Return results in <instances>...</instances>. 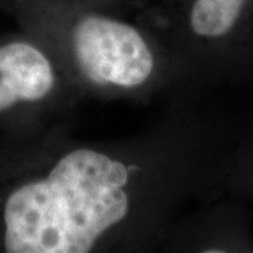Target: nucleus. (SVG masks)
I'll use <instances>...</instances> for the list:
<instances>
[{
    "label": "nucleus",
    "instance_id": "obj_1",
    "mask_svg": "<svg viewBox=\"0 0 253 253\" xmlns=\"http://www.w3.org/2000/svg\"><path fill=\"white\" fill-rule=\"evenodd\" d=\"M200 101H170L165 117L123 139H78L73 118L30 131L0 179L1 251L159 252L183 214L222 196L242 132Z\"/></svg>",
    "mask_w": 253,
    "mask_h": 253
},
{
    "label": "nucleus",
    "instance_id": "obj_2",
    "mask_svg": "<svg viewBox=\"0 0 253 253\" xmlns=\"http://www.w3.org/2000/svg\"><path fill=\"white\" fill-rule=\"evenodd\" d=\"M20 11L84 99L176 97L172 54L135 0H56L20 6Z\"/></svg>",
    "mask_w": 253,
    "mask_h": 253
},
{
    "label": "nucleus",
    "instance_id": "obj_3",
    "mask_svg": "<svg viewBox=\"0 0 253 253\" xmlns=\"http://www.w3.org/2000/svg\"><path fill=\"white\" fill-rule=\"evenodd\" d=\"M176 65L173 101L253 86V0H135Z\"/></svg>",
    "mask_w": 253,
    "mask_h": 253
},
{
    "label": "nucleus",
    "instance_id": "obj_4",
    "mask_svg": "<svg viewBox=\"0 0 253 253\" xmlns=\"http://www.w3.org/2000/svg\"><path fill=\"white\" fill-rule=\"evenodd\" d=\"M83 100L62 62L40 37L0 42V118L21 116L40 129L73 118Z\"/></svg>",
    "mask_w": 253,
    "mask_h": 253
},
{
    "label": "nucleus",
    "instance_id": "obj_5",
    "mask_svg": "<svg viewBox=\"0 0 253 253\" xmlns=\"http://www.w3.org/2000/svg\"><path fill=\"white\" fill-rule=\"evenodd\" d=\"M244 201L221 196L183 214L159 252L253 253V232Z\"/></svg>",
    "mask_w": 253,
    "mask_h": 253
},
{
    "label": "nucleus",
    "instance_id": "obj_6",
    "mask_svg": "<svg viewBox=\"0 0 253 253\" xmlns=\"http://www.w3.org/2000/svg\"><path fill=\"white\" fill-rule=\"evenodd\" d=\"M222 196L253 203V131H242L226 158L221 176Z\"/></svg>",
    "mask_w": 253,
    "mask_h": 253
},
{
    "label": "nucleus",
    "instance_id": "obj_7",
    "mask_svg": "<svg viewBox=\"0 0 253 253\" xmlns=\"http://www.w3.org/2000/svg\"><path fill=\"white\" fill-rule=\"evenodd\" d=\"M13 1H16L18 4V7L20 6H26V4H33V3H44V1H56V0H13Z\"/></svg>",
    "mask_w": 253,
    "mask_h": 253
},
{
    "label": "nucleus",
    "instance_id": "obj_8",
    "mask_svg": "<svg viewBox=\"0 0 253 253\" xmlns=\"http://www.w3.org/2000/svg\"><path fill=\"white\" fill-rule=\"evenodd\" d=\"M249 129H251V131H253V126H252V128H249Z\"/></svg>",
    "mask_w": 253,
    "mask_h": 253
}]
</instances>
